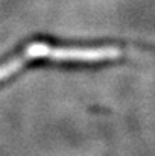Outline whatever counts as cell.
Listing matches in <instances>:
<instances>
[{"label": "cell", "mask_w": 155, "mask_h": 156, "mask_svg": "<svg viewBox=\"0 0 155 156\" xmlns=\"http://www.w3.org/2000/svg\"><path fill=\"white\" fill-rule=\"evenodd\" d=\"M50 53L52 47L46 43H32V44H29L20 56H15V58L9 59L8 62L0 64V82L11 77L17 71H20L28 62H31L34 59H43V58L50 59Z\"/></svg>", "instance_id": "cell-1"}]
</instances>
